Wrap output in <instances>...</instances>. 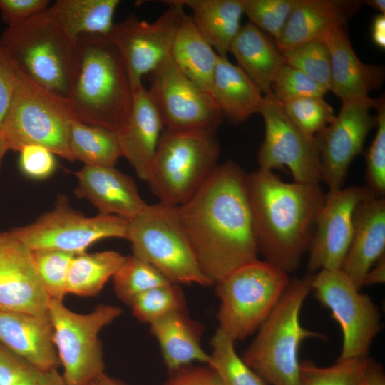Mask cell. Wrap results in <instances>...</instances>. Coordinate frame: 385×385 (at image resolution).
Here are the masks:
<instances>
[{
    "mask_svg": "<svg viewBox=\"0 0 385 385\" xmlns=\"http://www.w3.org/2000/svg\"><path fill=\"white\" fill-rule=\"evenodd\" d=\"M176 211L200 267L212 284L258 259L248 175L234 161L217 165Z\"/></svg>",
    "mask_w": 385,
    "mask_h": 385,
    "instance_id": "6da1fadb",
    "label": "cell"
},
{
    "mask_svg": "<svg viewBox=\"0 0 385 385\" xmlns=\"http://www.w3.org/2000/svg\"><path fill=\"white\" fill-rule=\"evenodd\" d=\"M248 195L259 252L287 274L310 248L325 195L319 183H286L272 170L248 175Z\"/></svg>",
    "mask_w": 385,
    "mask_h": 385,
    "instance_id": "7a4b0ae2",
    "label": "cell"
},
{
    "mask_svg": "<svg viewBox=\"0 0 385 385\" xmlns=\"http://www.w3.org/2000/svg\"><path fill=\"white\" fill-rule=\"evenodd\" d=\"M79 66L68 98L79 121L120 132L133 106V89L125 65L108 36L78 37Z\"/></svg>",
    "mask_w": 385,
    "mask_h": 385,
    "instance_id": "3957f363",
    "label": "cell"
},
{
    "mask_svg": "<svg viewBox=\"0 0 385 385\" xmlns=\"http://www.w3.org/2000/svg\"><path fill=\"white\" fill-rule=\"evenodd\" d=\"M0 44L19 70L43 88L67 98L79 66L78 39L48 8L2 33Z\"/></svg>",
    "mask_w": 385,
    "mask_h": 385,
    "instance_id": "277c9868",
    "label": "cell"
},
{
    "mask_svg": "<svg viewBox=\"0 0 385 385\" xmlns=\"http://www.w3.org/2000/svg\"><path fill=\"white\" fill-rule=\"evenodd\" d=\"M312 276L291 279L287 290L242 354L243 361L270 385H299L302 342L309 338H326L320 332L304 328L300 322L302 305L312 292Z\"/></svg>",
    "mask_w": 385,
    "mask_h": 385,
    "instance_id": "5b68a950",
    "label": "cell"
},
{
    "mask_svg": "<svg viewBox=\"0 0 385 385\" xmlns=\"http://www.w3.org/2000/svg\"><path fill=\"white\" fill-rule=\"evenodd\" d=\"M216 131L163 130L151 163L148 183L163 204L178 207L188 200L217 167Z\"/></svg>",
    "mask_w": 385,
    "mask_h": 385,
    "instance_id": "8992f818",
    "label": "cell"
},
{
    "mask_svg": "<svg viewBox=\"0 0 385 385\" xmlns=\"http://www.w3.org/2000/svg\"><path fill=\"white\" fill-rule=\"evenodd\" d=\"M290 281L289 274L265 260L234 270L215 284L218 328L235 342L246 339L272 312Z\"/></svg>",
    "mask_w": 385,
    "mask_h": 385,
    "instance_id": "52a82bcc",
    "label": "cell"
},
{
    "mask_svg": "<svg viewBox=\"0 0 385 385\" xmlns=\"http://www.w3.org/2000/svg\"><path fill=\"white\" fill-rule=\"evenodd\" d=\"M73 119L66 98L38 85L18 68L14 93L1 128L10 150L39 145L74 161L68 145Z\"/></svg>",
    "mask_w": 385,
    "mask_h": 385,
    "instance_id": "ba28073f",
    "label": "cell"
},
{
    "mask_svg": "<svg viewBox=\"0 0 385 385\" xmlns=\"http://www.w3.org/2000/svg\"><path fill=\"white\" fill-rule=\"evenodd\" d=\"M126 240L134 255L150 264L170 282L212 284L200 267L176 207L159 202L148 204L129 220Z\"/></svg>",
    "mask_w": 385,
    "mask_h": 385,
    "instance_id": "9c48e42d",
    "label": "cell"
},
{
    "mask_svg": "<svg viewBox=\"0 0 385 385\" xmlns=\"http://www.w3.org/2000/svg\"><path fill=\"white\" fill-rule=\"evenodd\" d=\"M121 314L120 307L108 304H98L88 314H78L62 300L50 299L53 339L67 385H83L104 373L98 334Z\"/></svg>",
    "mask_w": 385,
    "mask_h": 385,
    "instance_id": "30bf717a",
    "label": "cell"
},
{
    "mask_svg": "<svg viewBox=\"0 0 385 385\" xmlns=\"http://www.w3.org/2000/svg\"><path fill=\"white\" fill-rule=\"evenodd\" d=\"M312 292L339 325L342 344L337 361L368 357L381 331L380 313L371 297L356 288L341 269L312 274Z\"/></svg>",
    "mask_w": 385,
    "mask_h": 385,
    "instance_id": "8fae6325",
    "label": "cell"
},
{
    "mask_svg": "<svg viewBox=\"0 0 385 385\" xmlns=\"http://www.w3.org/2000/svg\"><path fill=\"white\" fill-rule=\"evenodd\" d=\"M128 222L114 215L85 217L70 207L66 197L60 196L53 210L11 231L31 250H56L77 255L102 239H126Z\"/></svg>",
    "mask_w": 385,
    "mask_h": 385,
    "instance_id": "7c38bea8",
    "label": "cell"
},
{
    "mask_svg": "<svg viewBox=\"0 0 385 385\" xmlns=\"http://www.w3.org/2000/svg\"><path fill=\"white\" fill-rule=\"evenodd\" d=\"M150 75L147 90L165 130H217L223 115L215 101L178 68L170 54Z\"/></svg>",
    "mask_w": 385,
    "mask_h": 385,
    "instance_id": "4fadbf2b",
    "label": "cell"
},
{
    "mask_svg": "<svg viewBox=\"0 0 385 385\" xmlns=\"http://www.w3.org/2000/svg\"><path fill=\"white\" fill-rule=\"evenodd\" d=\"M264 140L257 153L260 169L287 167L294 182L320 183L322 169L315 136L301 130L287 115L272 92L264 95L261 111Z\"/></svg>",
    "mask_w": 385,
    "mask_h": 385,
    "instance_id": "5bb4252c",
    "label": "cell"
},
{
    "mask_svg": "<svg viewBox=\"0 0 385 385\" xmlns=\"http://www.w3.org/2000/svg\"><path fill=\"white\" fill-rule=\"evenodd\" d=\"M168 9L153 22L130 16L114 24L108 36L125 65L131 86L142 83L170 53L184 7L177 0L164 1Z\"/></svg>",
    "mask_w": 385,
    "mask_h": 385,
    "instance_id": "9a60e30c",
    "label": "cell"
},
{
    "mask_svg": "<svg viewBox=\"0 0 385 385\" xmlns=\"http://www.w3.org/2000/svg\"><path fill=\"white\" fill-rule=\"evenodd\" d=\"M378 98L369 96L342 101L334 120L315 135L320 155L322 181L334 190L343 187L352 160L363 151L366 136L376 126L370 114Z\"/></svg>",
    "mask_w": 385,
    "mask_h": 385,
    "instance_id": "2e32d148",
    "label": "cell"
},
{
    "mask_svg": "<svg viewBox=\"0 0 385 385\" xmlns=\"http://www.w3.org/2000/svg\"><path fill=\"white\" fill-rule=\"evenodd\" d=\"M371 195L366 186L356 185L326 193L309 250V273L341 268L351 242L356 208Z\"/></svg>",
    "mask_w": 385,
    "mask_h": 385,
    "instance_id": "e0dca14e",
    "label": "cell"
},
{
    "mask_svg": "<svg viewBox=\"0 0 385 385\" xmlns=\"http://www.w3.org/2000/svg\"><path fill=\"white\" fill-rule=\"evenodd\" d=\"M49 301L32 251L11 230L0 232V311L46 317Z\"/></svg>",
    "mask_w": 385,
    "mask_h": 385,
    "instance_id": "ac0fdd59",
    "label": "cell"
},
{
    "mask_svg": "<svg viewBox=\"0 0 385 385\" xmlns=\"http://www.w3.org/2000/svg\"><path fill=\"white\" fill-rule=\"evenodd\" d=\"M76 194L88 200L100 214L114 215L128 220L147 206L130 176L115 167H83L76 173Z\"/></svg>",
    "mask_w": 385,
    "mask_h": 385,
    "instance_id": "d6986e66",
    "label": "cell"
},
{
    "mask_svg": "<svg viewBox=\"0 0 385 385\" xmlns=\"http://www.w3.org/2000/svg\"><path fill=\"white\" fill-rule=\"evenodd\" d=\"M327 44L330 56L331 91L342 101L369 96L380 88L384 78V68L368 65L357 57L345 24L328 30L321 38Z\"/></svg>",
    "mask_w": 385,
    "mask_h": 385,
    "instance_id": "ffe728a7",
    "label": "cell"
},
{
    "mask_svg": "<svg viewBox=\"0 0 385 385\" xmlns=\"http://www.w3.org/2000/svg\"><path fill=\"white\" fill-rule=\"evenodd\" d=\"M384 251L385 198L371 195L356 208L351 242L340 269L361 290L366 273Z\"/></svg>",
    "mask_w": 385,
    "mask_h": 385,
    "instance_id": "44dd1931",
    "label": "cell"
},
{
    "mask_svg": "<svg viewBox=\"0 0 385 385\" xmlns=\"http://www.w3.org/2000/svg\"><path fill=\"white\" fill-rule=\"evenodd\" d=\"M133 106L128 120L117 133L122 157L146 181L164 130L160 115L143 83L132 87Z\"/></svg>",
    "mask_w": 385,
    "mask_h": 385,
    "instance_id": "7402d4cb",
    "label": "cell"
},
{
    "mask_svg": "<svg viewBox=\"0 0 385 385\" xmlns=\"http://www.w3.org/2000/svg\"><path fill=\"white\" fill-rule=\"evenodd\" d=\"M48 316L0 311V343L43 369L60 364Z\"/></svg>",
    "mask_w": 385,
    "mask_h": 385,
    "instance_id": "603a6c76",
    "label": "cell"
},
{
    "mask_svg": "<svg viewBox=\"0 0 385 385\" xmlns=\"http://www.w3.org/2000/svg\"><path fill=\"white\" fill-rule=\"evenodd\" d=\"M363 1L356 0H298L278 41L280 51L321 38L330 29L345 24Z\"/></svg>",
    "mask_w": 385,
    "mask_h": 385,
    "instance_id": "cb8c5ba5",
    "label": "cell"
},
{
    "mask_svg": "<svg viewBox=\"0 0 385 385\" xmlns=\"http://www.w3.org/2000/svg\"><path fill=\"white\" fill-rule=\"evenodd\" d=\"M149 324L170 371L195 361L207 364L209 354L201 346L204 327L191 319L185 309L173 312Z\"/></svg>",
    "mask_w": 385,
    "mask_h": 385,
    "instance_id": "d4e9b609",
    "label": "cell"
},
{
    "mask_svg": "<svg viewBox=\"0 0 385 385\" xmlns=\"http://www.w3.org/2000/svg\"><path fill=\"white\" fill-rule=\"evenodd\" d=\"M229 52L263 95L272 92V84L277 72L286 64L272 38L248 22L241 26Z\"/></svg>",
    "mask_w": 385,
    "mask_h": 385,
    "instance_id": "484cf974",
    "label": "cell"
},
{
    "mask_svg": "<svg viewBox=\"0 0 385 385\" xmlns=\"http://www.w3.org/2000/svg\"><path fill=\"white\" fill-rule=\"evenodd\" d=\"M210 94L223 116L240 123L260 113L264 95L249 76L227 57L219 56Z\"/></svg>",
    "mask_w": 385,
    "mask_h": 385,
    "instance_id": "4316f807",
    "label": "cell"
},
{
    "mask_svg": "<svg viewBox=\"0 0 385 385\" xmlns=\"http://www.w3.org/2000/svg\"><path fill=\"white\" fill-rule=\"evenodd\" d=\"M170 54L188 78L210 94L219 55L200 34L191 16L185 12L177 29Z\"/></svg>",
    "mask_w": 385,
    "mask_h": 385,
    "instance_id": "83f0119b",
    "label": "cell"
},
{
    "mask_svg": "<svg viewBox=\"0 0 385 385\" xmlns=\"http://www.w3.org/2000/svg\"><path fill=\"white\" fill-rule=\"evenodd\" d=\"M192 11V19L203 37L220 56H227L241 28L242 0H177Z\"/></svg>",
    "mask_w": 385,
    "mask_h": 385,
    "instance_id": "f1b7e54d",
    "label": "cell"
},
{
    "mask_svg": "<svg viewBox=\"0 0 385 385\" xmlns=\"http://www.w3.org/2000/svg\"><path fill=\"white\" fill-rule=\"evenodd\" d=\"M118 0H56L48 10L73 38L82 35L108 36L114 26Z\"/></svg>",
    "mask_w": 385,
    "mask_h": 385,
    "instance_id": "f546056e",
    "label": "cell"
},
{
    "mask_svg": "<svg viewBox=\"0 0 385 385\" xmlns=\"http://www.w3.org/2000/svg\"><path fill=\"white\" fill-rule=\"evenodd\" d=\"M68 145L73 160L84 165L114 167L122 157L116 133L77 119L71 123Z\"/></svg>",
    "mask_w": 385,
    "mask_h": 385,
    "instance_id": "4dcf8cb0",
    "label": "cell"
},
{
    "mask_svg": "<svg viewBox=\"0 0 385 385\" xmlns=\"http://www.w3.org/2000/svg\"><path fill=\"white\" fill-rule=\"evenodd\" d=\"M124 259L125 256L113 250L75 255L68 271L67 294L96 296L113 277Z\"/></svg>",
    "mask_w": 385,
    "mask_h": 385,
    "instance_id": "1f68e13d",
    "label": "cell"
},
{
    "mask_svg": "<svg viewBox=\"0 0 385 385\" xmlns=\"http://www.w3.org/2000/svg\"><path fill=\"white\" fill-rule=\"evenodd\" d=\"M235 341L219 328L211 340L207 365L221 385H267L237 354Z\"/></svg>",
    "mask_w": 385,
    "mask_h": 385,
    "instance_id": "d6a6232c",
    "label": "cell"
},
{
    "mask_svg": "<svg viewBox=\"0 0 385 385\" xmlns=\"http://www.w3.org/2000/svg\"><path fill=\"white\" fill-rule=\"evenodd\" d=\"M113 278L116 296L128 305L140 294L172 283L153 266L134 255L125 256Z\"/></svg>",
    "mask_w": 385,
    "mask_h": 385,
    "instance_id": "836d02e7",
    "label": "cell"
},
{
    "mask_svg": "<svg viewBox=\"0 0 385 385\" xmlns=\"http://www.w3.org/2000/svg\"><path fill=\"white\" fill-rule=\"evenodd\" d=\"M286 64L298 69L328 91L331 83L330 56L322 38L281 51Z\"/></svg>",
    "mask_w": 385,
    "mask_h": 385,
    "instance_id": "e575fe53",
    "label": "cell"
},
{
    "mask_svg": "<svg viewBox=\"0 0 385 385\" xmlns=\"http://www.w3.org/2000/svg\"><path fill=\"white\" fill-rule=\"evenodd\" d=\"M0 385H66L57 369H41L0 343Z\"/></svg>",
    "mask_w": 385,
    "mask_h": 385,
    "instance_id": "d590c367",
    "label": "cell"
},
{
    "mask_svg": "<svg viewBox=\"0 0 385 385\" xmlns=\"http://www.w3.org/2000/svg\"><path fill=\"white\" fill-rule=\"evenodd\" d=\"M369 358L337 361L319 366L313 361H300L299 385H360Z\"/></svg>",
    "mask_w": 385,
    "mask_h": 385,
    "instance_id": "8d00e7d4",
    "label": "cell"
},
{
    "mask_svg": "<svg viewBox=\"0 0 385 385\" xmlns=\"http://www.w3.org/2000/svg\"><path fill=\"white\" fill-rule=\"evenodd\" d=\"M128 305L137 319L150 324L173 312L185 309V299L180 288L170 283L140 294Z\"/></svg>",
    "mask_w": 385,
    "mask_h": 385,
    "instance_id": "74e56055",
    "label": "cell"
},
{
    "mask_svg": "<svg viewBox=\"0 0 385 385\" xmlns=\"http://www.w3.org/2000/svg\"><path fill=\"white\" fill-rule=\"evenodd\" d=\"M279 103L289 118L309 136H315L336 117L333 108L323 97L306 96Z\"/></svg>",
    "mask_w": 385,
    "mask_h": 385,
    "instance_id": "f35d334b",
    "label": "cell"
},
{
    "mask_svg": "<svg viewBox=\"0 0 385 385\" xmlns=\"http://www.w3.org/2000/svg\"><path fill=\"white\" fill-rule=\"evenodd\" d=\"M39 278L50 299H63L68 271L75 254L56 250H31Z\"/></svg>",
    "mask_w": 385,
    "mask_h": 385,
    "instance_id": "ab89813d",
    "label": "cell"
},
{
    "mask_svg": "<svg viewBox=\"0 0 385 385\" xmlns=\"http://www.w3.org/2000/svg\"><path fill=\"white\" fill-rule=\"evenodd\" d=\"M298 0H242L243 14L250 22L269 35L280 38L287 19Z\"/></svg>",
    "mask_w": 385,
    "mask_h": 385,
    "instance_id": "60d3db41",
    "label": "cell"
},
{
    "mask_svg": "<svg viewBox=\"0 0 385 385\" xmlns=\"http://www.w3.org/2000/svg\"><path fill=\"white\" fill-rule=\"evenodd\" d=\"M376 132L366 154V186L377 197L385 195V101L378 98L375 108Z\"/></svg>",
    "mask_w": 385,
    "mask_h": 385,
    "instance_id": "b9f144b4",
    "label": "cell"
},
{
    "mask_svg": "<svg viewBox=\"0 0 385 385\" xmlns=\"http://www.w3.org/2000/svg\"><path fill=\"white\" fill-rule=\"evenodd\" d=\"M271 91L282 102L306 96L323 97L328 90L298 69L284 64L277 72Z\"/></svg>",
    "mask_w": 385,
    "mask_h": 385,
    "instance_id": "7bdbcfd3",
    "label": "cell"
},
{
    "mask_svg": "<svg viewBox=\"0 0 385 385\" xmlns=\"http://www.w3.org/2000/svg\"><path fill=\"white\" fill-rule=\"evenodd\" d=\"M48 148L39 145H27L19 150V167L28 177L42 180L56 170V160Z\"/></svg>",
    "mask_w": 385,
    "mask_h": 385,
    "instance_id": "ee69618b",
    "label": "cell"
},
{
    "mask_svg": "<svg viewBox=\"0 0 385 385\" xmlns=\"http://www.w3.org/2000/svg\"><path fill=\"white\" fill-rule=\"evenodd\" d=\"M48 0H0L2 21L9 26L20 24L46 10Z\"/></svg>",
    "mask_w": 385,
    "mask_h": 385,
    "instance_id": "f6af8a7d",
    "label": "cell"
},
{
    "mask_svg": "<svg viewBox=\"0 0 385 385\" xmlns=\"http://www.w3.org/2000/svg\"><path fill=\"white\" fill-rule=\"evenodd\" d=\"M18 68L0 44V130L15 90Z\"/></svg>",
    "mask_w": 385,
    "mask_h": 385,
    "instance_id": "bcb514c9",
    "label": "cell"
},
{
    "mask_svg": "<svg viewBox=\"0 0 385 385\" xmlns=\"http://www.w3.org/2000/svg\"><path fill=\"white\" fill-rule=\"evenodd\" d=\"M170 373L164 385H221L216 373L208 365L195 366L190 364Z\"/></svg>",
    "mask_w": 385,
    "mask_h": 385,
    "instance_id": "7dc6e473",
    "label": "cell"
},
{
    "mask_svg": "<svg viewBox=\"0 0 385 385\" xmlns=\"http://www.w3.org/2000/svg\"><path fill=\"white\" fill-rule=\"evenodd\" d=\"M360 385H385V375L381 365L369 358Z\"/></svg>",
    "mask_w": 385,
    "mask_h": 385,
    "instance_id": "c3c4849f",
    "label": "cell"
},
{
    "mask_svg": "<svg viewBox=\"0 0 385 385\" xmlns=\"http://www.w3.org/2000/svg\"><path fill=\"white\" fill-rule=\"evenodd\" d=\"M366 273L363 287L384 283L385 281V255L381 257Z\"/></svg>",
    "mask_w": 385,
    "mask_h": 385,
    "instance_id": "681fc988",
    "label": "cell"
},
{
    "mask_svg": "<svg viewBox=\"0 0 385 385\" xmlns=\"http://www.w3.org/2000/svg\"><path fill=\"white\" fill-rule=\"evenodd\" d=\"M371 36L374 43L380 48H385V15L377 14L372 22Z\"/></svg>",
    "mask_w": 385,
    "mask_h": 385,
    "instance_id": "f907efd6",
    "label": "cell"
},
{
    "mask_svg": "<svg viewBox=\"0 0 385 385\" xmlns=\"http://www.w3.org/2000/svg\"><path fill=\"white\" fill-rule=\"evenodd\" d=\"M66 385H67L66 384ZM83 385H128L126 383L107 375L105 372Z\"/></svg>",
    "mask_w": 385,
    "mask_h": 385,
    "instance_id": "816d5d0a",
    "label": "cell"
},
{
    "mask_svg": "<svg viewBox=\"0 0 385 385\" xmlns=\"http://www.w3.org/2000/svg\"><path fill=\"white\" fill-rule=\"evenodd\" d=\"M8 150H10L9 143L4 133L0 130V167L2 160Z\"/></svg>",
    "mask_w": 385,
    "mask_h": 385,
    "instance_id": "f5cc1de1",
    "label": "cell"
},
{
    "mask_svg": "<svg viewBox=\"0 0 385 385\" xmlns=\"http://www.w3.org/2000/svg\"><path fill=\"white\" fill-rule=\"evenodd\" d=\"M365 2L374 9L379 11L380 14L385 13V1L384 0H366Z\"/></svg>",
    "mask_w": 385,
    "mask_h": 385,
    "instance_id": "db71d44e",
    "label": "cell"
}]
</instances>
